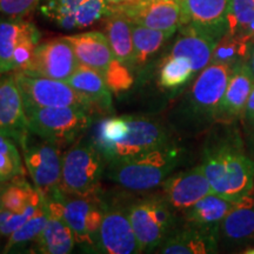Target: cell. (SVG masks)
I'll return each mask as SVG.
<instances>
[{"instance_id": "35", "label": "cell", "mask_w": 254, "mask_h": 254, "mask_svg": "<svg viewBox=\"0 0 254 254\" xmlns=\"http://www.w3.org/2000/svg\"><path fill=\"white\" fill-rule=\"evenodd\" d=\"M109 11L110 5L106 0H84L73 18V26L74 28L91 26L106 17Z\"/></svg>"}, {"instance_id": "27", "label": "cell", "mask_w": 254, "mask_h": 254, "mask_svg": "<svg viewBox=\"0 0 254 254\" xmlns=\"http://www.w3.org/2000/svg\"><path fill=\"white\" fill-rule=\"evenodd\" d=\"M132 33L134 67L146 65L173 36V33L170 32L153 30L134 23L132 25Z\"/></svg>"}, {"instance_id": "5", "label": "cell", "mask_w": 254, "mask_h": 254, "mask_svg": "<svg viewBox=\"0 0 254 254\" xmlns=\"http://www.w3.org/2000/svg\"><path fill=\"white\" fill-rule=\"evenodd\" d=\"M106 161L91 141L81 138L63 154L60 190L68 195H98Z\"/></svg>"}, {"instance_id": "21", "label": "cell", "mask_w": 254, "mask_h": 254, "mask_svg": "<svg viewBox=\"0 0 254 254\" xmlns=\"http://www.w3.org/2000/svg\"><path fill=\"white\" fill-rule=\"evenodd\" d=\"M66 39L72 45L79 64L97 69L103 75L105 74L114 59L106 34L91 31L66 36Z\"/></svg>"}, {"instance_id": "24", "label": "cell", "mask_w": 254, "mask_h": 254, "mask_svg": "<svg viewBox=\"0 0 254 254\" xmlns=\"http://www.w3.org/2000/svg\"><path fill=\"white\" fill-rule=\"evenodd\" d=\"M39 34L38 28L23 17L0 19V74L13 71L14 51L25 39Z\"/></svg>"}, {"instance_id": "40", "label": "cell", "mask_w": 254, "mask_h": 254, "mask_svg": "<svg viewBox=\"0 0 254 254\" xmlns=\"http://www.w3.org/2000/svg\"><path fill=\"white\" fill-rule=\"evenodd\" d=\"M245 144L247 152H249L251 157L254 159V128H250L249 133H247V136L245 139Z\"/></svg>"}, {"instance_id": "38", "label": "cell", "mask_w": 254, "mask_h": 254, "mask_svg": "<svg viewBox=\"0 0 254 254\" xmlns=\"http://www.w3.org/2000/svg\"><path fill=\"white\" fill-rule=\"evenodd\" d=\"M43 0H0V14L6 17H25Z\"/></svg>"}, {"instance_id": "23", "label": "cell", "mask_w": 254, "mask_h": 254, "mask_svg": "<svg viewBox=\"0 0 254 254\" xmlns=\"http://www.w3.org/2000/svg\"><path fill=\"white\" fill-rule=\"evenodd\" d=\"M67 82L79 93L90 99L99 112L104 111L110 113L113 111L112 91L107 86L104 75L97 69L79 64Z\"/></svg>"}, {"instance_id": "1", "label": "cell", "mask_w": 254, "mask_h": 254, "mask_svg": "<svg viewBox=\"0 0 254 254\" xmlns=\"http://www.w3.org/2000/svg\"><path fill=\"white\" fill-rule=\"evenodd\" d=\"M224 126L225 132L205 146L200 165L212 192L236 201L254 190V159L239 131L232 125Z\"/></svg>"}, {"instance_id": "17", "label": "cell", "mask_w": 254, "mask_h": 254, "mask_svg": "<svg viewBox=\"0 0 254 254\" xmlns=\"http://www.w3.org/2000/svg\"><path fill=\"white\" fill-rule=\"evenodd\" d=\"M219 241V228L200 226L186 221L182 227L174 228L155 252L161 254L217 253Z\"/></svg>"}, {"instance_id": "13", "label": "cell", "mask_w": 254, "mask_h": 254, "mask_svg": "<svg viewBox=\"0 0 254 254\" xmlns=\"http://www.w3.org/2000/svg\"><path fill=\"white\" fill-rule=\"evenodd\" d=\"M95 252L105 254L140 253L127 209L105 206Z\"/></svg>"}, {"instance_id": "7", "label": "cell", "mask_w": 254, "mask_h": 254, "mask_svg": "<svg viewBox=\"0 0 254 254\" xmlns=\"http://www.w3.org/2000/svg\"><path fill=\"white\" fill-rule=\"evenodd\" d=\"M126 209L140 253L155 252L176 228V211L163 194L138 199Z\"/></svg>"}, {"instance_id": "28", "label": "cell", "mask_w": 254, "mask_h": 254, "mask_svg": "<svg viewBox=\"0 0 254 254\" xmlns=\"http://www.w3.org/2000/svg\"><path fill=\"white\" fill-rule=\"evenodd\" d=\"M47 219H49V208H47L46 201L44 199L36 213L7 238L2 252H18L19 250H24L27 246L33 245L43 228L45 227Z\"/></svg>"}, {"instance_id": "31", "label": "cell", "mask_w": 254, "mask_h": 254, "mask_svg": "<svg viewBox=\"0 0 254 254\" xmlns=\"http://www.w3.org/2000/svg\"><path fill=\"white\" fill-rule=\"evenodd\" d=\"M194 74V69L186 58L168 55L159 69V85L166 90H179Z\"/></svg>"}, {"instance_id": "2", "label": "cell", "mask_w": 254, "mask_h": 254, "mask_svg": "<svg viewBox=\"0 0 254 254\" xmlns=\"http://www.w3.org/2000/svg\"><path fill=\"white\" fill-rule=\"evenodd\" d=\"M232 67L211 63L199 73L174 110L172 123L186 134H198L217 124L219 105L227 87Z\"/></svg>"}, {"instance_id": "22", "label": "cell", "mask_w": 254, "mask_h": 254, "mask_svg": "<svg viewBox=\"0 0 254 254\" xmlns=\"http://www.w3.org/2000/svg\"><path fill=\"white\" fill-rule=\"evenodd\" d=\"M133 23L116 6L110 5V11L105 17V34L112 49L114 58L134 67V50H133Z\"/></svg>"}, {"instance_id": "15", "label": "cell", "mask_w": 254, "mask_h": 254, "mask_svg": "<svg viewBox=\"0 0 254 254\" xmlns=\"http://www.w3.org/2000/svg\"><path fill=\"white\" fill-rule=\"evenodd\" d=\"M180 2L183 26L190 25L217 41L228 32L230 0H180Z\"/></svg>"}, {"instance_id": "19", "label": "cell", "mask_w": 254, "mask_h": 254, "mask_svg": "<svg viewBox=\"0 0 254 254\" xmlns=\"http://www.w3.org/2000/svg\"><path fill=\"white\" fill-rule=\"evenodd\" d=\"M254 238V190L234 201L222 219L219 239L227 246H239Z\"/></svg>"}, {"instance_id": "9", "label": "cell", "mask_w": 254, "mask_h": 254, "mask_svg": "<svg viewBox=\"0 0 254 254\" xmlns=\"http://www.w3.org/2000/svg\"><path fill=\"white\" fill-rule=\"evenodd\" d=\"M25 166L33 185L44 198L60 192L63 148L40 138L31 131L19 142Z\"/></svg>"}, {"instance_id": "29", "label": "cell", "mask_w": 254, "mask_h": 254, "mask_svg": "<svg viewBox=\"0 0 254 254\" xmlns=\"http://www.w3.org/2000/svg\"><path fill=\"white\" fill-rule=\"evenodd\" d=\"M43 195L38 190L24 179L23 176L14 178L6 184L1 198V209L20 213L31 205L41 201Z\"/></svg>"}, {"instance_id": "16", "label": "cell", "mask_w": 254, "mask_h": 254, "mask_svg": "<svg viewBox=\"0 0 254 254\" xmlns=\"http://www.w3.org/2000/svg\"><path fill=\"white\" fill-rule=\"evenodd\" d=\"M30 131L23 95L13 72L0 77V133L20 142Z\"/></svg>"}, {"instance_id": "32", "label": "cell", "mask_w": 254, "mask_h": 254, "mask_svg": "<svg viewBox=\"0 0 254 254\" xmlns=\"http://www.w3.org/2000/svg\"><path fill=\"white\" fill-rule=\"evenodd\" d=\"M228 33L254 44V0H230Z\"/></svg>"}, {"instance_id": "14", "label": "cell", "mask_w": 254, "mask_h": 254, "mask_svg": "<svg viewBox=\"0 0 254 254\" xmlns=\"http://www.w3.org/2000/svg\"><path fill=\"white\" fill-rule=\"evenodd\" d=\"M161 187L165 200L174 211L179 212H185L200 199L213 193L201 165L171 174Z\"/></svg>"}, {"instance_id": "43", "label": "cell", "mask_w": 254, "mask_h": 254, "mask_svg": "<svg viewBox=\"0 0 254 254\" xmlns=\"http://www.w3.org/2000/svg\"><path fill=\"white\" fill-rule=\"evenodd\" d=\"M7 183H0V211H1V198H2V192H4V189Z\"/></svg>"}, {"instance_id": "18", "label": "cell", "mask_w": 254, "mask_h": 254, "mask_svg": "<svg viewBox=\"0 0 254 254\" xmlns=\"http://www.w3.org/2000/svg\"><path fill=\"white\" fill-rule=\"evenodd\" d=\"M253 88L254 77L247 62L233 67L224 97L219 105L217 124L233 125L239 119H243Z\"/></svg>"}, {"instance_id": "12", "label": "cell", "mask_w": 254, "mask_h": 254, "mask_svg": "<svg viewBox=\"0 0 254 254\" xmlns=\"http://www.w3.org/2000/svg\"><path fill=\"white\" fill-rule=\"evenodd\" d=\"M112 6L120 9L132 23L153 30L174 34L183 26L180 0H136Z\"/></svg>"}, {"instance_id": "33", "label": "cell", "mask_w": 254, "mask_h": 254, "mask_svg": "<svg viewBox=\"0 0 254 254\" xmlns=\"http://www.w3.org/2000/svg\"><path fill=\"white\" fill-rule=\"evenodd\" d=\"M18 146L13 138L0 133V183H8L24 176L23 159Z\"/></svg>"}, {"instance_id": "6", "label": "cell", "mask_w": 254, "mask_h": 254, "mask_svg": "<svg viewBox=\"0 0 254 254\" xmlns=\"http://www.w3.org/2000/svg\"><path fill=\"white\" fill-rule=\"evenodd\" d=\"M50 212L59 215L71 228L75 243L95 249L106 204L98 195L78 196L62 192L44 198Z\"/></svg>"}, {"instance_id": "37", "label": "cell", "mask_w": 254, "mask_h": 254, "mask_svg": "<svg viewBox=\"0 0 254 254\" xmlns=\"http://www.w3.org/2000/svg\"><path fill=\"white\" fill-rule=\"evenodd\" d=\"M43 200L44 198L41 199L40 202L31 205L30 207H27L20 213H12V212L1 209L0 211V238H8L14 231H17L24 222H26L32 215L36 213Z\"/></svg>"}, {"instance_id": "11", "label": "cell", "mask_w": 254, "mask_h": 254, "mask_svg": "<svg viewBox=\"0 0 254 254\" xmlns=\"http://www.w3.org/2000/svg\"><path fill=\"white\" fill-rule=\"evenodd\" d=\"M79 65L74 51L66 37L53 38L38 44L33 58L23 73L67 81Z\"/></svg>"}, {"instance_id": "10", "label": "cell", "mask_w": 254, "mask_h": 254, "mask_svg": "<svg viewBox=\"0 0 254 254\" xmlns=\"http://www.w3.org/2000/svg\"><path fill=\"white\" fill-rule=\"evenodd\" d=\"M23 95L25 106L80 107L90 112H99L95 105L72 87L67 81L13 72Z\"/></svg>"}, {"instance_id": "25", "label": "cell", "mask_w": 254, "mask_h": 254, "mask_svg": "<svg viewBox=\"0 0 254 254\" xmlns=\"http://www.w3.org/2000/svg\"><path fill=\"white\" fill-rule=\"evenodd\" d=\"M75 239L71 228L59 215L49 211L45 227L32 245L33 252L40 254H67L75 245Z\"/></svg>"}, {"instance_id": "44", "label": "cell", "mask_w": 254, "mask_h": 254, "mask_svg": "<svg viewBox=\"0 0 254 254\" xmlns=\"http://www.w3.org/2000/svg\"><path fill=\"white\" fill-rule=\"evenodd\" d=\"M246 254H254V249H249L245 251Z\"/></svg>"}, {"instance_id": "4", "label": "cell", "mask_w": 254, "mask_h": 254, "mask_svg": "<svg viewBox=\"0 0 254 254\" xmlns=\"http://www.w3.org/2000/svg\"><path fill=\"white\" fill-rule=\"evenodd\" d=\"M28 128L60 148L71 146L91 127L93 113L80 107L25 106Z\"/></svg>"}, {"instance_id": "39", "label": "cell", "mask_w": 254, "mask_h": 254, "mask_svg": "<svg viewBox=\"0 0 254 254\" xmlns=\"http://www.w3.org/2000/svg\"><path fill=\"white\" fill-rule=\"evenodd\" d=\"M243 120L249 126V128H254V88L250 95L249 101H247Z\"/></svg>"}, {"instance_id": "36", "label": "cell", "mask_w": 254, "mask_h": 254, "mask_svg": "<svg viewBox=\"0 0 254 254\" xmlns=\"http://www.w3.org/2000/svg\"><path fill=\"white\" fill-rule=\"evenodd\" d=\"M104 78L107 82V86L112 91V93L127 91L132 86L133 81H134L131 73V68L116 58L113 59L109 68L106 69Z\"/></svg>"}, {"instance_id": "34", "label": "cell", "mask_w": 254, "mask_h": 254, "mask_svg": "<svg viewBox=\"0 0 254 254\" xmlns=\"http://www.w3.org/2000/svg\"><path fill=\"white\" fill-rule=\"evenodd\" d=\"M84 0H45L40 6L41 13L64 30H74L73 18Z\"/></svg>"}, {"instance_id": "26", "label": "cell", "mask_w": 254, "mask_h": 254, "mask_svg": "<svg viewBox=\"0 0 254 254\" xmlns=\"http://www.w3.org/2000/svg\"><path fill=\"white\" fill-rule=\"evenodd\" d=\"M234 201L220 196L215 193L204 196L196 204L190 206L185 212V220L200 226L220 228L222 219L226 217Z\"/></svg>"}, {"instance_id": "20", "label": "cell", "mask_w": 254, "mask_h": 254, "mask_svg": "<svg viewBox=\"0 0 254 254\" xmlns=\"http://www.w3.org/2000/svg\"><path fill=\"white\" fill-rule=\"evenodd\" d=\"M215 44L217 40L213 38L206 36L190 25H184L179 28V34L168 55L186 58L195 74H198L211 64Z\"/></svg>"}, {"instance_id": "41", "label": "cell", "mask_w": 254, "mask_h": 254, "mask_svg": "<svg viewBox=\"0 0 254 254\" xmlns=\"http://www.w3.org/2000/svg\"><path fill=\"white\" fill-rule=\"evenodd\" d=\"M247 64H249L251 71H252V74L254 77V44L252 45V49H251L250 57H249V60H247Z\"/></svg>"}, {"instance_id": "30", "label": "cell", "mask_w": 254, "mask_h": 254, "mask_svg": "<svg viewBox=\"0 0 254 254\" xmlns=\"http://www.w3.org/2000/svg\"><path fill=\"white\" fill-rule=\"evenodd\" d=\"M252 45L253 43L245 38L227 32L215 44L211 63L224 64L232 68L236 67L249 60Z\"/></svg>"}, {"instance_id": "3", "label": "cell", "mask_w": 254, "mask_h": 254, "mask_svg": "<svg viewBox=\"0 0 254 254\" xmlns=\"http://www.w3.org/2000/svg\"><path fill=\"white\" fill-rule=\"evenodd\" d=\"M184 151L168 145L134 158L106 165L109 179L131 190H148L161 185L180 164Z\"/></svg>"}, {"instance_id": "42", "label": "cell", "mask_w": 254, "mask_h": 254, "mask_svg": "<svg viewBox=\"0 0 254 254\" xmlns=\"http://www.w3.org/2000/svg\"><path fill=\"white\" fill-rule=\"evenodd\" d=\"M109 2V5H122V4H126V2H132V1H136V0H106Z\"/></svg>"}, {"instance_id": "8", "label": "cell", "mask_w": 254, "mask_h": 254, "mask_svg": "<svg viewBox=\"0 0 254 254\" xmlns=\"http://www.w3.org/2000/svg\"><path fill=\"white\" fill-rule=\"evenodd\" d=\"M127 128L117 141L100 148L106 165L134 158L172 144L170 133L158 120L142 116H126Z\"/></svg>"}]
</instances>
